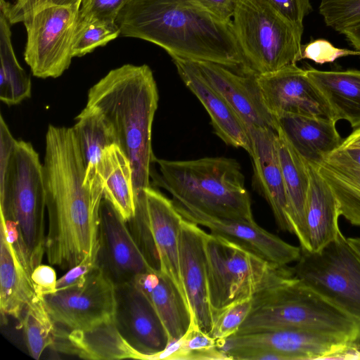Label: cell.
<instances>
[{"mask_svg": "<svg viewBox=\"0 0 360 360\" xmlns=\"http://www.w3.org/2000/svg\"><path fill=\"white\" fill-rule=\"evenodd\" d=\"M182 219L172 200L150 186L136 195L135 214L127 223L151 268L169 276L187 300L179 268Z\"/></svg>", "mask_w": 360, "mask_h": 360, "instance_id": "30bf717a", "label": "cell"}, {"mask_svg": "<svg viewBox=\"0 0 360 360\" xmlns=\"http://www.w3.org/2000/svg\"><path fill=\"white\" fill-rule=\"evenodd\" d=\"M256 77L264 102L275 119L297 115L334 120L326 99L310 80L306 70L296 63Z\"/></svg>", "mask_w": 360, "mask_h": 360, "instance_id": "5bb4252c", "label": "cell"}, {"mask_svg": "<svg viewBox=\"0 0 360 360\" xmlns=\"http://www.w3.org/2000/svg\"><path fill=\"white\" fill-rule=\"evenodd\" d=\"M339 149H360V128L353 131L342 141Z\"/></svg>", "mask_w": 360, "mask_h": 360, "instance_id": "f6af8a7d", "label": "cell"}, {"mask_svg": "<svg viewBox=\"0 0 360 360\" xmlns=\"http://www.w3.org/2000/svg\"><path fill=\"white\" fill-rule=\"evenodd\" d=\"M56 328L86 329L115 319V285L98 265L75 285L43 297Z\"/></svg>", "mask_w": 360, "mask_h": 360, "instance_id": "7c38bea8", "label": "cell"}, {"mask_svg": "<svg viewBox=\"0 0 360 360\" xmlns=\"http://www.w3.org/2000/svg\"><path fill=\"white\" fill-rule=\"evenodd\" d=\"M193 62L205 81L226 101L249 130L276 131V120L264 102L256 75L240 74L213 62Z\"/></svg>", "mask_w": 360, "mask_h": 360, "instance_id": "e0dca14e", "label": "cell"}, {"mask_svg": "<svg viewBox=\"0 0 360 360\" xmlns=\"http://www.w3.org/2000/svg\"><path fill=\"white\" fill-rule=\"evenodd\" d=\"M20 325L29 354L39 359L44 350L53 345L56 334V326L43 297H34L24 311Z\"/></svg>", "mask_w": 360, "mask_h": 360, "instance_id": "d6a6232c", "label": "cell"}, {"mask_svg": "<svg viewBox=\"0 0 360 360\" xmlns=\"http://www.w3.org/2000/svg\"><path fill=\"white\" fill-rule=\"evenodd\" d=\"M252 307V297L238 302L213 318L209 335L216 340H224L237 333Z\"/></svg>", "mask_w": 360, "mask_h": 360, "instance_id": "8d00e7d4", "label": "cell"}, {"mask_svg": "<svg viewBox=\"0 0 360 360\" xmlns=\"http://www.w3.org/2000/svg\"><path fill=\"white\" fill-rule=\"evenodd\" d=\"M347 240L360 257V238H348Z\"/></svg>", "mask_w": 360, "mask_h": 360, "instance_id": "c3c4849f", "label": "cell"}, {"mask_svg": "<svg viewBox=\"0 0 360 360\" xmlns=\"http://www.w3.org/2000/svg\"><path fill=\"white\" fill-rule=\"evenodd\" d=\"M152 183L165 189L179 212L253 221L250 196L238 162L224 157L167 160L155 157Z\"/></svg>", "mask_w": 360, "mask_h": 360, "instance_id": "277c9868", "label": "cell"}, {"mask_svg": "<svg viewBox=\"0 0 360 360\" xmlns=\"http://www.w3.org/2000/svg\"><path fill=\"white\" fill-rule=\"evenodd\" d=\"M82 0H14L10 4L1 0V11L11 25L23 22L34 13L50 6H72L80 8Z\"/></svg>", "mask_w": 360, "mask_h": 360, "instance_id": "74e56055", "label": "cell"}, {"mask_svg": "<svg viewBox=\"0 0 360 360\" xmlns=\"http://www.w3.org/2000/svg\"><path fill=\"white\" fill-rule=\"evenodd\" d=\"M351 161L360 167V149H339Z\"/></svg>", "mask_w": 360, "mask_h": 360, "instance_id": "7dc6e473", "label": "cell"}, {"mask_svg": "<svg viewBox=\"0 0 360 360\" xmlns=\"http://www.w3.org/2000/svg\"><path fill=\"white\" fill-rule=\"evenodd\" d=\"M349 56H360V51L340 49L326 39H319L302 45L300 60L309 59L317 64L333 63L335 60Z\"/></svg>", "mask_w": 360, "mask_h": 360, "instance_id": "ab89813d", "label": "cell"}, {"mask_svg": "<svg viewBox=\"0 0 360 360\" xmlns=\"http://www.w3.org/2000/svg\"><path fill=\"white\" fill-rule=\"evenodd\" d=\"M120 36V30L115 23L79 20L75 30L72 56L82 57L99 46H104Z\"/></svg>", "mask_w": 360, "mask_h": 360, "instance_id": "e575fe53", "label": "cell"}, {"mask_svg": "<svg viewBox=\"0 0 360 360\" xmlns=\"http://www.w3.org/2000/svg\"><path fill=\"white\" fill-rule=\"evenodd\" d=\"M294 276L360 324V257L340 231L321 250H301Z\"/></svg>", "mask_w": 360, "mask_h": 360, "instance_id": "9c48e42d", "label": "cell"}, {"mask_svg": "<svg viewBox=\"0 0 360 360\" xmlns=\"http://www.w3.org/2000/svg\"><path fill=\"white\" fill-rule=\"evenodd\" d=\"M283 329L305 330L360 342V324L295 276L256 293L252 309L236 334Z\"/></svg>", "mask_w": 360, "mask_h": 360, "instance_id": "5b68a950", "label": "cell"}, {"mask_svg": "<svg viewBox=\"0 0 360 360\" xmlns=\"http://www.w3.org/2000/svg\"><path fill=\"white\" fill-rule=\"evenodd\" d=\"M115 323L146 360H155L170 342L168 333L146 295L131 282L115 285Z\"/></svg>", "mask_w": 360, "mask_h": 360, "instance_id": "2e32d148", "label": "cell"}, {"mask_svg": "<svg viewBox=\"0 0 360 360\" xmlns=\"http://www.w3.org/2000/svg\"><path fill=\"white\" fill-rule=\"evenodd\" d=\"M309 186L305 206L306 251L316 252L333 240L341 231L339 205L317 166L308 162Z\"/></svg>", "mask_w": 360, "mask_h": 360, "instance_id": "d4e9b609", "label": "cell"}, {"mask_svg": "<svg viewBox=\"0 0 360 360\" xmlns=\"http://www.w3.org/2000/svg\"><path fill=\"white\" fill-rule=\"evenodd\" d=\"M46 195L42 163L31 143L17 140L0 170V214L17 230L32 270L45 253Z\"/></svg>", "mask_w": 360, "mask_h": 360, "instance_id": "8992f818", "label": "cell"}, {"mask_svg": "<svg viewBox=\"0 0 360 360\" xmlns=\"http://www.w3.org/2000/svg\"><path fill=\"white\" fill-rule=\"evenodd\" d=\"M185 219L202 226L237 242L266 261L281 266L297 262L301 255L300 247L284 241L260 227L255 221L214 218L202 214L181 212Z\"/></svg>", "mask_w": 360, "mask_h": 360, "instance_id": "ffe728a7", "label": "cell"}, {"mask_svg": "<svg viewBox=\"0 0 360 360\" xmlns=\"http://www.w3.org/2000/svg\"><path fill=\"white\" fill-rule=\"evenodd\" d=\"M317 168L336 198L340 216L360 227V167L337 149Z\"/></svg>", "mask_w": 360, "mask_h": 360, "instance_id": "f546056e", "label": "cell"}, {"mask_svg": "<svg viewBox=\"0 0 360 360\" xmlns=\"http://www.w3.org/2000/svg\"><path fill=\"white\" fill-rule=\"evenodd\" d=\"M276 120L297 152L315 166L338 149L343 141L336 122L330 119L285 115Z\"/></svg>", "mask_w": 360, "mask_h": 360, "instance_id": "cb8c5ba5", "label": "cell"}, {"mask_svg": "<svg viewBox=\"0 0 360 360\" xmlns=\"http://www.w3.org/2000/svg\"><path fill=\"white\" fill-rule=\"evenodd\" d=\"M232 24L247 74L271 72L301 60L304 29L267 0H238Z\"/></svg>", "mask_w": 360, "mask_h": 360, "instance_id": "ba28073f", "label": "cell"}, {"mask_svg": "<svg viewBox=\"0 0 360 360\" xmlns=\"http://www.w3.org/2000/svg\"><path fill=\"white\" fill-rule=\"evenodd\" d=\"M148 299L165 326L170 342L181 339L194 318L186 298L166 274L151 270L131 281Z\"/></svg>", "mask_w": 360, "mask_h": 360, "instance_id": "603a6c76", "label": "cell"}, {"mask_svg": "<svg viewBox=\"0 0 360 360\" xmlns=\"http://www.w3.org/2000/svg\"><path fill=\"white\" fill-rule=\"evenodd\" d=\"M120 36L150 41L172 58L208 61L246 73L231 21L198 0H130L116 21Z\"/></svg>", "mask_w": 360, "mask_h": 360, "instance_id": "7a4b0ae2", "label": "cell"}, {"mask_svg": "<svg viewBox=\"0 0 360 360\" xmlns=\"http://www.w3.org/2000/svg\"><path fill=\"white\" fill-rule=\"evenodd\" d=\"M229 359L218 347L216 340L199 328L195 321L187 333L179 340L170 342L158 354L155 360Z\"/></svg>", "mask_w": 360, "mask_h": 360, "instance_id": "836d02e7", "label": "cell"}, {"mask_svg": "<svg viewBox=\"0 0 360 360\" xmlns=\"http://www.w3.org/2000/svg\"><path fill=\"white\" fill-rule=\"evenodd\" d=\"M172 59L185 85L207 110L216 135L226 145L241 148L250 155L252 140L250 130L238 115L205 81L192 60L180 58Z\"/></svg>", "mask_w": 360, "mask_h": 360, "instance_id": "44dd1931", "label": "cell"}, {"mask_svg": "<svg viewBox=\"0 0 360 360\" xmlns=\"http://www.w3.org/2000/svg\"><path fill=\"white\" fill-rule=\"evenodd\" d=\"M98 250L88 255L79 264L68 270L62 277L58 279L56 290L64 289L83 282L98 266Z\"/></svg>", "mask_w": 360, "mask_h": 360, "instance_id": "b9f144b4", "label": "cell"}, {"mask_svg": "<svg viewBox=\"0 0 360 360\" xmlns=\"http://www.w3.org/2000/svg\"><path fill=\"white\" fill-rule=\"evenodd\" d=\"M11 24L0 14V100L8 105L20 103L30 98V77L18 62L11 43Z\"/></svg>", "mask_w": 360, "mask_h": 360, "instance_id": "1f68e13d", "label": "cell"}, {"mask_svg": "<svg viewBox=\"0 0 360 360\" xmlns=\"http://www.w3.org/2000/svg\"><path fill=\"white\" fill-rule=\"evenodd\" d=\"M79 8L50 6L23 22L27 32L24 58L34 76L57 78L68 69Z\"/></svg>", "mask_w": 360, "mask_h": 360, "instance_id": "8fae6325", "label": "cell"}, {"mask_svg": "<svg viewBox=\"0 0 360 360\" xmlns=\"http://www.w3.org/2000/svg\"><path fill=\"white\" fill-rule=\"evenodd\" d=\"M130 0H82L79 20L115 23L116 19Z\"/></svg>", "mask_w": 360, "mask_h": 360, "instance_id": "f35d334b", "label": "cell"}, {"mask_svg": "<svg viewBox=\"0 0 360 360\" xmlns=\"http://www.w3.org/2000/svg\"><path fill=\"white\" fill-rule=\"evenodd\" d=\"M319 13L327 26L341 33L360 23V0H321Z\"/></svg>", "mask_w": 360, "mask_h": 360, "instance_id": "d590c367", "label": "cell"}, {"mask_svg": "<svg viewBox=\"0 0 360 360\" xmlns=\"http://www.w3.org/2000/svg\"><path fill=\"white\" fill-rule=\"evenodd\" d=\"M158 100L153 73L146 64L113 69L88 92L85 107L108 123L116 144L131 162L136 197L151 186L152 125Z\"/></svg>", "mask_w": 360, "mask_h": 360, "instance_id": "3957f363", "label": "cell"}, {"mask_svg": "<svg viewBox=\"0 0 360 360\" xmlns=\"http://www.w3.org/2000/svg\"><path fill=\"white\" fill-rule=\"evenodd\" d=\"M0 219V311L4 322L7 316L20 319L36 293L31 272L14 248L4 220Z\"/></svg>", "mask_w": 360, "mask_h": 360, "instance_id": "484cf974", "label": "cell"}, {"mask_svg": "<svg viewBox=\"0 0 360 360\" xmlns=\"http://www.w3.org/2000/svg\"><path fill=\"white\" fill-rule=\"evenodd\" d=\"M42 167L45 254L49 264L69 270L98 250L101 203L84 184L85 167L72 127L49 125Z\"/></svg>", "mask_w": 360, "mask_h": 360, "instance_id": "6da1fadb", "label": "cell"}, {"mask_svg": "<svg viewBox=\"0 0 360 360\" xmlns=\"http://www.w3.org/2000/svg\"><path fill=\"white\" fill-rule=\"evenodd\" d=\"M72 127L85 167L84 184L98 201L103 198L99 167L104 150L116 144L113 131L97 112L84 108Z\"/></svg>", "mask_w": 360, "mask_h": 360, "instance_id": "83f0119b", "label": "cell"}, {"mask_svg": "<svg viewBox=\"0 0 360 360\" xmlns=\"http://www.w3.org/2000/svg\"><path fill=\"white\" fill-rule=\"evenodd\" d=\"M207 9L219 18L231 21L238 0H198Z\"/></svg>", "mask_w": 360, "mask_h": 360, "instance_id": "ee69618b", "label": "cell"}, {"mask_svg": "<svg viewBox=\"0 0 360 360\" xmlns=\"http://www.w3.org/2000/svg\"><path fill=\"white\" fill-rule=\"evenodd\" d=\"M97 263L115 285L130 283L138 275L154 270L139 248L127 221L104 198L99 212Z\"/></svg>", "mask_w": 360, "mask_h": 360, "instance_id": "9a60e30c", "label": "cell"}, {"mask_svg": "<svg viewBox=\"0 0 360 360\" xmlns=\"http://www.w3.org/2000/svg\"><path fill=\"white\" fill-rule=\"evenodd\" d=\"M206 235L199 225L183 218L179 240L181 281L195 323L209 335L213 319L207 285Z\"/></svg>", "mask_w": 360, "mask_h": 360, "instance_id": "ac0fdd59", "label": "cell"}, {"mask_svg": "<svg viewBox=\"0 0 360 360\" xmlns=\"http://www.w3.org/2000/svg\"><path fill=\"white\" fill-rule=\"evenodd\" d=\"M276 143L288 205V216L292 233L297 238L300 248H307L305 206L309 186L307 162L294 148L282 130L277 126Z\"/></svg>", "mask_w": 360, "mask_h": 360, "instance_id": "4316f807", "label": "cell"}, {"mask_svg": "<svg viewBox=\"0 0 360 360\" xmlns=\"http://www.w3.org/2000/svg\"><path fill=\"white\" fill-rule=\"evenodd\" d=\"M267 1L294 25L304 29V19L311 11L310 0Z\"/></svg>", "mask_w": 360, "mask_h": 360, "instance_id": "60d3db41", "label": "cell"}, {"mask_svg": "<svg viewBox=\"0 0 360 360\" xmlns=\"http://www.w3.org/2000/svg\"><path fill=\"white\" fill-rule=\"evenodd\" d=\"M31 280L36 295L41 297L51 294L56 289V273L49 265L37 266L32 271Z\"/></svg>", "mask_w": 360, "mask_h": 360, "instance_id": "7bdbcfd3", "label": "cell"}, {"mask_svg": "<svg viewBox=\"0 0 360 360\" xmlns=\"http://www.w3.org/2000/svg\"><path fill=\"white\" fill-rule=\"evenodd\" d=\"M217 341L229 359L239 352L269 351L283 356L285 360L327 359L348 344L356 342L299 329L236 334Z\"/></svg>", "mask_w": 360, "mask_h": 360, "instance_id": "4fadbf2b", "label": "cell"}, {"mask_svg": "<svg viewBox=\"0 0 360 360\" xmlns=\"http://www.w3.org/2000/svg\"><path fill=\"white\" fill-rule=\"evenodd\" d=\"M52 347L57 351L93 360H146L119 330L115 319L86 329L66 330L56 327Z\"/></svg>", "mask_w": 360, "mask_h": 360, "instance_id": "7402d4cb", "label": "cell"}, {"mask_svg": "<svg viewBox=\"0 0 360 360\" xmlns=\"http://www.w3.org/2000/svg\"><path fill=\"white\" fill-rule=\"evenodd\" d=\"M341 33L347 37L356 50L360 51V23L347 28Z\"/></svg>", "mask_w": 360, "mask_h": 360, "instance_id": "bcb514c9", "label": "cell"}, {"mask_svg": "<svg viewBox=\"0 0 360 360\" xmlns=\"http://www.w3.org/2000/svg\"><path fill=\"white\" fill-rule=\"evenodd\" d=\"M330 107L336 122L344 120L352 129L360 128V70L305 69Z\"/></svg>", "mask_w": 360, "mask_h": 360, "instance_id": "f1b7e54d", "label": "cell"}, {"mask_svg": "<svg viewBox=\"0 0 360 360\" xmlns=\"http://www.w3.org/2000/svg\"><path fill=\"white\" fill-rule=\"evenodd\" d=\"M99 174L103 198L113 205L124 221H129L136 211L132 168L129 160L117 144L104 150Z\"/></svg>", "mask_w": 360, "mask_h": 360, "instance_id": "4dcf8cb0", "label": "cell"}, {"mask_svg": "<svg viewBox=\"0 0 360 360\" xmlns=\"http://www.w3.org/2000/svg\"><path fill=\"white\" fill-rule=\"evenodd\" d=\"M250 134L252 140L250 155L255 188L269 205L278 229L292 233L278 154L277 132L271 129L251 128Z\"/></svg>", "mask_w": 360, "mask_h": 360, "instance_id": "d6986e66", "label": "cell"}, {"mask_svg": "<svg viewBox=\"0 0 360 360\" xmlns=\"http://www.w3.org/2000/svg\"><path fill=\"white\" fill-rule=\"evenodd\" d=\"M205 250L212 319L266 287L295 277L292 267L271 263L217 233H207Z\"/></svg>", "mask_w": 360, "mask_h": 360, "instance_id": "52a82bcc", "label": "cell"}]
</instances>
